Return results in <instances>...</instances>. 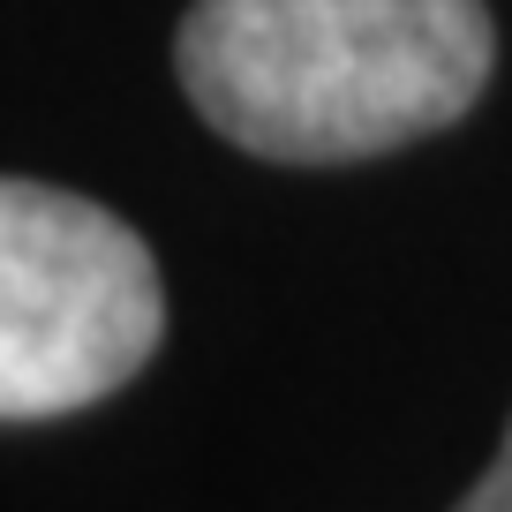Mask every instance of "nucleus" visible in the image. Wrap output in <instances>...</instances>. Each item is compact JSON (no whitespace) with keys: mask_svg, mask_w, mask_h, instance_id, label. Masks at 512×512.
<instances>
[{"mask_svg":"<svg viewBox=\"0 0 512 512\" xmlns=\"http://www.w3.org/2000/svg\"><path fill=\"white\" fill-rule=\"evenodd\" d=\"M159 264L106 204L53 181L0 189V415L53 422L159 354Z\"/></svg>","mask_w":512,"mask_h":512,"instance_id":"2","label":"nucleus"},{"mask_svg":"<svg viewBox=\"0 0 512 512\" xmlns=\"http://www.w3.org/2000/svg\"><path fill=\"white\" fill-rule=\"evenodd\" d=\"M452 512H512V422H505V445H497V460L482 467V482L460 497Z\"/></svg>","mask_w":512,"mask_h":512,"instance_id":"3","label":"nucleus"},{"mask_svg":"<svg viewBox=\"0 0 512 512\" xmlns=\"http://www.w3.org/2000/svg\"><path fill=\"white\" fill-rule=\"evenodd\" d=\"M482 0H196L174 68L226 144L279 166H354L422 144L482 98Z\"/></svg>","mask_w":512,"mask_h":512,"instance_id":"1","label":"nucleus"}]
</instances>
